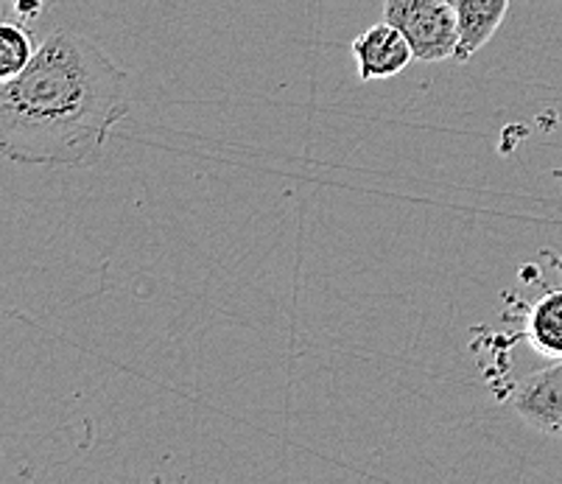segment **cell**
<instances>
[{"label": "cell", "mask_w": 562, "mask_h": 484, "mask_svg": "<svg viewBox=\"0 0 562 484\" xmlns=\"http://www.w3.org/2000/svg\"><path fill=\"white\" fill-rule=\"evenodd\" d=\"M130 115V76L85 34L56 29L0 81V151L20 166L93 168Z\"/></svg>", "instance_id": "cell-1"}, {"label": "cell", "mask_w": 562, "mask_h": 484, "mask_svg": "<svg viewBox=\"0 0 562 484\" xmlns=\"http://www.w3.org/2000/svg\"><path fill=\"white\" fill-rule=\"evenodd\" d=\"M383 20L414 50V63H446L459 48V18L448 0H383Z\"/></svg>", "instance_id": "cell-2"}, {"label": "cell", "mask_w": 562, "mask_h": 484, "mask_svg": "<svg viewBox=\"0 0 562 484\" xmlns=\"http://www.w3.org/2000/svg\"><path fill=\"white\" fill-rule=\"evenodd\" d=\"M509 404L529 429L562 440V359L520 381Z\"/></svg>", "instance_id": "cell-3"}, {"label": "cell", "mask_w": 562, "mask_h": 484, "mask_svg": "<svg viewBox=\"0 0 562 484\" xmlns=\"http://www.w3.org/2000/svg\"><path fill=\"white\" fill-rule=\"evenodd\" d=\"M352 59L359 70V81H383L403 74L414 63L408 40L392 23H378L352 40Z\"/></svg>", "instance_id": "cell-4"}, {"label": "cell", "mask_w": 562, "mask_h": 484, "mask_svg": "<svg viewBox=\"0 0 562 484\" xmlns=\"http://www.w3.org/2000/svg\"><path fill=\"white\" fill-rule=\"evenodd\" d=\"M513 0H457L459 18V48L457 63H470L501 29L504 18L509 14Z\"/></svg>", "instance_id": "cell-5"}, {"label": "cell", "mask_w": 562, "mask_h": 484, "mask_svg": "<svg viewBox=\"0 0 562 484\" xmlns=\"http://www.w3.org/2000/svg\"><path fill=\"white\" fill-rule=\"evenodd\" d=\"M524 336L540 356L551 361L562 359V289L546 292L531 303Z\"/></svg>", "instance_id": "cell-6"}, {"label": "cell", "mask_w": 562, "mask_h": 484, "mask_svg": "<svg viewBox=\"0 0 562 484\" xmlns=\"http://www.w3.org/2000/svg\"><path fill=\"white\" fill-rule=\"evenodd\" d=\"M37 45L32 43V34L20 23L0 25V81L14 79L32 65Z\"/></svg>", "instance_id": "cell-7"}, {"label": "cell", "mask_w": 562, "mask_h": 484, "mask_svg": "<svg viewBox=\"0 0 562 484\" xmlns=\"http://www.w3.org/2000/svg\"><path fill=\"white\" fill-rule=\"evenodd\" d=\"M448 3H457V0H448Z\"/></svg>", "instance_id": "cell-8"}]
</instances>
